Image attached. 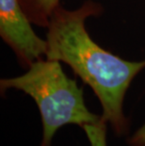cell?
<instances>
[{"label":"cell","instance_id":"5b68a950","mask_svg":"<svg viewBox=\"0 0 145 146\" xmlns=\"http://www.w3.org/2000/svg\"><path fill=\"white\" fill-rule=\"evenodd\" d=\"M107 122L101 119L99 122L83 127L91 146H107Z\"/></svg>","mask_w":145,"mask_h":146},{"label":"cell","instance_id":"6da1fadb","mask_svg":"<svg viewBox=\"0 0 145 146\" xmlns=\"http://www.w3.org/2000/svg\"><path fill=\"white\" fill-rule=\"evenodd\" d=\"M102 12V5L93 0H87L75 10L58 6L46 27L44 58L67 64L91 87L101 104L102 119L122 137L129 130V120L123 112L124 97L133 79L145 69V60H126L92 40L86 21Z\"/></svg>","mask_w":145,"mask_h":146},{"label":"cell","instance_id":"7a4b0ae2","mask_svg":"<svg viewBox=\"0 0 145 146\" xmlns=\"http://www.w3.org/2000/svg\"><path fill=\"white\" fill-rule=\"evenodd\" d=\"M11 89L23 92L35 101L42 123L40 146H51L53 137L64 125H75L83 128L102 119L89 110L83 89L75 79L67 76L60 61L42 58L21 76L0 80L2 94Z\"/></svg>","mask_w":145,"mask_h":146},{"label":"cell","instance_id":"8992f818","mask_svg":"<svg viewBox=\"0 0 145 146\" xmlns=\"http://www.w3.org/2000/svg\"><path fill=\"white\" fill-rule=\"evenodd\" d=\"M128 146H145V125L140 126L132 136L127 139Z\"/></svg>","mask_w":145,"mask_h":146},{"label":"cell","instance_id":"3957f363","mask_svg":"<svg viewBox=\"0 0 145 146\" xmlns=\"http://www.w3.org/2000/svg\"><path fill=\"white\" fill-rule=\"evenodd\" d=\"M31 25L18 0H0V36L24 68L45 57L47 52L46 40L37 35Z\"/></svg>","mask_w":145,"mask_h":146},{"label":"cell","instance_id":"277c9868","mask_svg":"<svg viewBox=\"0 0 145 146\" xmlns=\"http://www.w3.org/2000/svg\"><path fill=\"white\" fill-rule=\"evenodd\" d=\"M33 25L47 27L55 10L60 5V0H18Z\"/></svg>","mask_w":145,"mask_h":146}]
</instances>
